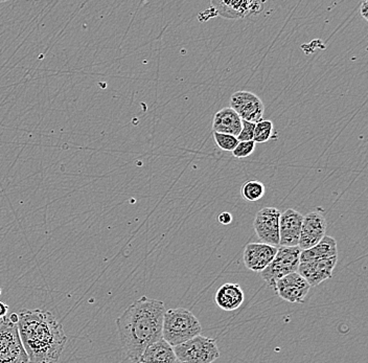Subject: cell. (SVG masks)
I'll use <instances>...</instances> for the list:
<instances>
[{
	"label": "cell",
	"mask_w": 368,
	"mask_h": 363,
	"mask_svg": "<svg viewBox=\"0 0 368 363\" xmlns=\"http://www.w3.org/2000/svg\"><path fill=\"white\" fill-rule=\"evenodd\" d=\"M165 311L164 301L143 296L116 320L123 352L132 362L138 363L149 345L162 340Z\"/></svg>",
	"instance_id": "6da1fadb"
},
{
	"label": "cell",
	"mask_w": 368,
	"mask_h": 363,
	"mask_svg": "<svg viewBox=\"0 0 368 363\" xmlns=\"http://www.w3.org/2000/svg\"><path fill=\"white\" fill-rule=\"evenodd\" d=\"M17 327L30 363L59 362L67 337L52 312L22 309Z\"/></svg>",
	"instance_id": "7a4b0ae2"
},
{
	"label": "cell",
	"mask_w": 368,
	"mask_h": 363,
	"mask_svg": "<svg viewBox=\"0 0 368 363\" xmlns=\"http://www.w3.org/2000/svg\"><path fill=\"white\" fill-rule=\"evenodd\" d=\"M201 323L193 312L184 308L167 310L162 323V340L175 347L200 335Z\"/></svg>",
	"instance_id": "3957f363"
},
{
	"label": "cell",
	"mask_w": 368,
	"mask_h": 363,
	"mask_svg": "<svg viewBox=\"0 0 368 363\" xmlns=\"http://www.w3.org/2000/svg\"><path fill=\"white\" fill-rule=\"evenodd\" d=\"M174 352L180 363H213L220 357L216 340L202 335L177 345Z\"/></svg>",
	"instance_id": "277c9868"
},
{
	"label": "cell",
	"mask_w": 368,
	"mask_h": 363,
	"mask_svg": "<svg viewBox=\"0 0 368 363\" xmlns=\"http://www.w3.org/2000/svg\"><path fill=\"white\" fill-rule=\"evenodd\" d=\"M301 250L296 247H285L281 246L277 248V255L273 257L271 263L261 272L262 279L268 284L269 287L274 290L275 283L279 279L288 274L297 272Z\"/></svg>",
	"instance_id": "5b68a950"
},
{
	"label": "cell",
	"mask_w": 368,
	"mask_h": 363,
	"mask_svg": "<svg viewBox=\"0 0 368 363\" xmlns=\"http://www.w3.org/2000/svg\"><path fill=\"white\" fill-rule=\"evenodd\" d=\"M0 363H30L17 323L6 316L0 320Z\"/></svg>",
	"instance_id": "8992f818"
},
{
	"label": "cell",
	"mask_w": 368,
	"mask_h": 363,
	"mask_svg": "<svg viewBox=\"0 0 368 363\" xmlns=\"http://www.w3.org/2000/svg\"><path fill=\"white\" fill-rule=\"evenodd\" d=\"M230 108L246 122L257 123L263 121L265 105L263 101L250 91H237L231 96Z\"/></svg>",
	"instance_id": "52a82bcc"
},
{
	"label": "cell",
	"mask_w": 368,
	"mask_h": 363,
	"mask_svg": "<svg viewBox=\"0 0 368 363\" xmlns=\"http://www.w3.org/2000/svg\"><path fill=\"white\" fill-rule=\"evenodd\" d=\"M281 213L277 208H264L257 213L253 222L255 234L263 243L279 245V217Z\"/></svg>",
	"instance_id": "ba28073f"
},
{
	"label": "cell",
	"mask_w": 368,
	"mask_h": 363,
	"mask_svg": "<svg viewBox=\"0 0 368 363\" xmlns=\"http://www.w3.org/2000/svg\"><path fill=\"white\" fill-rule=\"evenodd\" d=\"M310 289L311 286L299 272L279 279L274 287V291L279 298L292 303H303Z\"/></svg>",
	"instance_id": "9c48e42d"
},
{
	"label": "cell",
	"mask_w": 368,
	"mask_h": 363,
	"mask_svg": "<svg viewBox=\"0 0 368 363\" xmlns=\"http://www.w3.org/2000/svg\"><path fill=\"white\" fill-rule=\"evenodd\" d=\"M327 225L325 215L318 211L303 216L299 247L306 250L318 244L325 238Z\"/></svg>",
	"instance_id": "30bf717a"
},
{
	"label": "cell",
	"mask_w": 368,
	"mask_h": 363,
	"mask_svg": "<svg viewBox=\"0 0 368 363\" xmlns=\"http://www.w3.org/2000/svg\"><path fill=\"white\" fill-rule=\"evenodd\" d=\"M303 216L293 208H288L279 217V245L296 247L301 238Z\"/></svg>",
	"instance_id": "8fae6325"
},
{
	"label": "cell",
	"mask_w": 368,
	"mask_h": 363,
	"mask_svg": "<svg viewBox=\"0 0 368 363\" xmlns=\"http://www.w3.org/2000/svg\"><path fill=\"white\" fill-rule=\"evenodd\" d=\"M337 261H338V257L299 263L297 272L308 281L311 287L312 286L315 287V286L320 285L323 281L332 278Z\"/></svg>",
	"instance_id": "7c38bea8"
},
{
	"label": "cell",
	"mask_w": 368,
	"mask_h": 363,
	"mask_svg": "<svg viewBox=\"0 0 368 363\" xmlns=\"http://www.w3.org/2000/svg\"><path fill=\"white\" fill-rule=\"evenodd\" d=\"M216 14L226 19H243L251 14L262 12L263 2L261 1H211Z\"/></svg>",
	"instance_id": "4fadbf2b"
},
{
	"label": "cell",
	"mask_w": 368,
	"mask_h": 363,
	"mask_svg": "<svg viewBox=\"0 0 368 363\" xmlns=\"http://www.w3.org/2000/svg\"><path fill=\"white\" fill-rule=\"evenodd\" d=\"M277 248L265 243H250L244 250V264L249 270L262 272L277 255Z\"/></svg>",
	"instance_id": "5bb4252c"
},
{
	"label": "cell",
	"mask_w": 368,
	"mask_h": 363,
	"mask_svg": "<svg viewBox=\"0 0 368 363\" xmlns=\"http://www.w3.org/2000/svg\"><path fill=\"white\" fill-rule=\"evenodd\" d=\"M245 294L239 284L226 283L216 294L215 301L224 311H233L243 305Z\"/></svg>",
	"instance_id": "9a60e30c"
},
{
	"label": "cell",
	"mask_w": 368,
	"mask_h": 363,
	"mask_svg": "<svg viewBox=\"0 0 368 363\" xmlns=\"http://www.w3.org/2000/svg\"><path fill=\"white\" fill-rule=\"evenodd\" d=\"M213 129L217 133L229 134L237 138L241 132L242 118L230 107L223 108L213 116Z\"/></svg>",
	"instance_id": "2e32d148"
},
{
	"label": "cell",
	"mask_w": 368,
	"mask_h": 363,
	"mask_svg": "<svg viewBox=\"0 0 368 363\" xmlns=\"http://www.w3.org/2000/svg\"><path fill=\"white\" fill-rule=\"evenodd\" d=\"M138 363H177V358L174 347L160 340L145 350Z\"/></svg>",
	"instance_id": "e0dca14e"
},
{
	"label": "cell",
	"mask_w": 368,
	"mask_h": 363,
	"mask_svg": "<svg viewBox=\"0 0 368 363\" xmlns=\"http://www.w3.org/2000/svg\"><path fill=\"white\" fill-rule=\"evenodd\" d=\"M338 257L337 241L330 235H325V238L316 245L308 250H301L299 262L306 263V262L318 261V259H330V257Z\"/></svg>",
	"instance_id": "ac0fdd59"
},
{
	"label": "cell",
	"mask_w": 368,
	"mask_h": 363,
	"mask_svg": "<svg viewBox=\"0 0 368 363\" xmlns=\"http://www.w3.org/2000/svg\"><path fill=\"white\" fill-rule=\"evenodd\" d=\"M265 192V186L259 180H249L243 184L241 189L242 197L250 202L259 201L264 197Z\"/></svg>",
	"instance_id": "d6986e66"
},
{
	"label": "cell",
	"mask_w": 368,
	"mask_h": 363,
	"mask_svg": "<svg viewBox=\"0 0 368 363\" xmlns=\"http://www.w3.org/2000/svg\"><path fill=\"white\" fill-rule=\"evenodd\" d=\"M274 126L271 121L263 120L255 124V133H253V142L257 144H264L270 140H277L274 135Z\"/></svg>",
	"instance_id": "ffe728a7"
},
{
	"label": "cell",
	"mask_w": 368,
	"mask_h": 363,
	"mask_svg": "<svg viewBox=\"0 0 368 363\" xmlns=\"http://www.w3.org/2000/svg\"><path fill=\"white\" fill-rule=\"evenodd\" d=\"M213 138H215L217 146L224 150V151L233 152L235 147H237V145L239 144L238 138H235V136L229 135V134L213 132Z\"/></svg>",
	"instance_id": "44dd1931"
},
{
	"label": "cell",
	"mask_w": 368,
	"mask_h": 363,
	"mask_svg": "<svg viewBox=\"0 0 368 363\" xmlns=\"http://www.w3.org/2000/svg\"><path fill=\"white\" fill-rule=\"evenodd\" d=\"M255 143L253 140L250 142H239L235 150L231 153L235 158H246L250 156L255 152Z\"/></svg>",
	"instance_id": "7402d4cb"
},
{
	"label": "cell",
	"mask_w": 368,
	"mask_h": 363,
	"mask_svg": "<svg viewBox=\"0 0 368 363\" xmlns=\"http://www.w3.org/2000/svg\"><path fill=\"white\" fill-rule=\"evenodd\" d=\"M255 128V124L242 120V129L239 135L237 136L238 140L239 142H250V140H253Z\"/></svg>",
	"instance_id": "603a6c76"
},
{
	"label": "cell",
	"mask_w": 368,
	"mask_h": 363,
	"mask_svg": "<svg viewBox=\"0 0 368 363\" xmlns=\"http://www.w3.org/2000/svg\"><path fill=\"white\" fill-rule=\"evenodd\" d=\"M233 215L228 212L221 213L219 216H218V221L219 223L223 224V225H228L233 222Z\"/></svg>",
	"instance_id": "cb8c5ba5"
},
{
	"label": "cell",
	"mask_w": 368,
	"mask_h": 363,
	"mask_svg": "<svg viewBox=\"0 0 368 363\" xmlns=\"http://www.w3.org/2000/svg\"><path fill=\"white\" fill-rule=\"evenodd\" d=\"M360 14L362 15L363 18L365 21H368V1H363V4H361L360 8Z\"/></svg>",
	"instance_id": "d4e9b609"
},
{
	"label": "cell",
	"mask_w": 368,
	"mask_h": 363,
	"mask_svg": "<svg viewBox=\"0 0 368 363\" xmlns=\"http://www.w3.org/2000/svg\"><path fill=\"white\" fill-rule=\"evenodd\" d=\"M9 312V306L6 305L4 301H0V320L1 318H6V314Z\"/></svg>",
	"instance_id": "484cf974"
},
{
	"label": "cell",
	"mask_w": 368,
	"mask_h": 363,
	"mask_svg": "<svg viewBox=\"0 0 368 363\" xmlns=\"http://www.w3.org/2000/svg\"><path fill=\"white\" fill-rule=\"evenodd\" d=\"M1 294H2L1 288H0V296H1Z\"/></svg>",
	"instance_id": "4316f807"
}]
</instances>
